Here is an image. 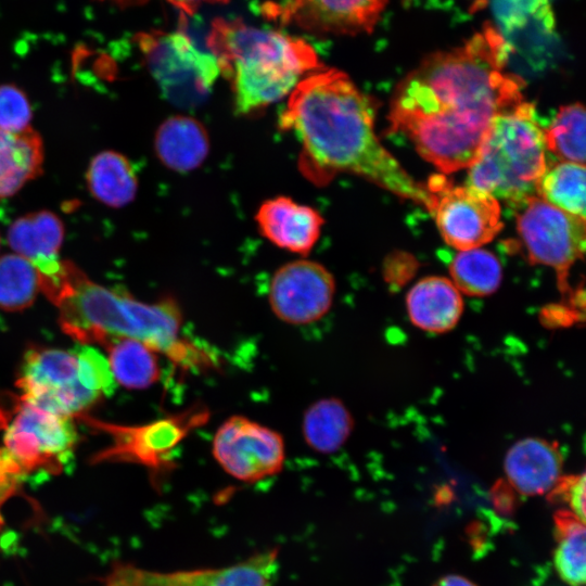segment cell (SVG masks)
Listing matches in <instances>:
<instances>
[{"label": "cell", "mask_w": 586, "mask_h": 586, "mask_svg": "<svg viewBox=\"0 0 586 586\" xmlns=\"http://www.w3.org/2000/svg\"><path fill=\"white\" fill-rule=\"evenodd\" d=\"M511 52L486 24L462 46L425 58L395 90L391 130L445 174L468 168L495 116L523 101V79L507 71Z\"/></svg>", "instance_id": "1"}, {"label": "cell", "mask_w": 586, "mask_h": 586, "mask_svg": "<svg viewBox=\"0 0 586 586\" xmlns=\"http://www.w3.org/2000/svg\"><path fill=\"white\" fill-rule=\"evenodd\" d=\"M279 127L298 141L300 170L313 183L353 174L431 212L433 196L381 144L371 100L342 71L322 66L305 76L289 94Z\"/></svg>", "instance_id": "2"}, {"label": "cell", "mask_w": 586, "mask_h": 586, "mask_svg": "<svg viewBox=\"0 0 586 586\" xmlns=\"http://www.w3.org/2000/svg\"><path fill=\"white\" fill-rule=\"evenodd\" d=\"M38 275L40 291L59 308L62 330L79 344L103 346L111 337H128L178 366L208 364L202 351L182 339L183 316L176 300L141 302L91 281L68 260H58Z\"/></svg>", "instance_id": "3"}, {"label": "cell", "mask_w": 586, "mask_h": 586, "mask_svg": "<svg viewBox=\"0 0 586 586\" xmlns=\"http://www.w3.org/2000/svg\"><path fill=\"white\" fill-rule=\"evenodd\" d=\"M205 44L220 75L231 82L234 110L240 115L285 98L305 76L323 66L304 39L239 18H215Z\"/></svg>", "instance_id": "4"}, {"label": "cell", "mask_w": 586, "mask_h": 586, "mask_svg": "<svg viewBox=\"0 0 586 586\" xmlns=\"http://www.w3.org/2000/svg\"><path fill=\"white\" fill-rule=\"evenodd\" d=\"M546 142L532 103L521 101L500 112L468 171V186L514 208L536 195L545 173Z\"/></svg>", "instance_id": "5"}, {"label": "cell", "mask_w": 586, "mask_h": 586, "mask_svg": "<svg viewBox=\"0 0 586 586\" xmlns=\"http://www.w3.org/2000/svg\"><path fill=\"white\" fill-rule=\"evenodd\" d=\"M0 430L3 448L27 477L59 473L73 458L77 434L72 418L42 410L21 396L1 397Z\"/></svg>", "instance_id": "6"}, {"label": "cell", "mask_w": 586, "mask_h": 586, "mask_svg": "<svg viewBox=\"0 0 586 586\" xmlns=\"http://www.w3.org/2000/svg\"><path fill=\"white\" fill-rule=\"evenodd\" d=\"M136 41L163 95L176 105L202 103L220 75L214 55L199 48L183 27L139 33Z\"/></svg>", "instance_id": "7"}, {"label": "cell", "mask_w": 586, "mask_h": 586, "mask_svg": "<svg viewBox=\"0 0 586 586\" xmlns=\"http://www.w3.org/2000/svg\"><path fill=\"white\" fill-rule=\"evenodd\" d=\"M517 227L532 264L556 270L561 290H568L570 268L585 252V219L563 212L537 195L517 208Z\"/></svg>", "instance_id": "8"}, {"label": "cell", "mask_w": 586, "mask_h": 586, "mask_svg": "<svg viewBox=\"0 0 586 586\" xmlns=\"http://www.w3.org/2000/svg\"><path fill=\"white\" fill-rule=\"evenodd\" d=\"M16 385L25 402L69 418L81 415L101 397L80 384L75 353L55 348L30 347Z\"/></svg>", "instance_id": "9"}, {"label": "cell", "mask_w": 586, "mask_h": 586, "mask_svg": "<svg viewBox=\"0 0 586 586\" xmlns=\"http://www.w3.org/2000/svg\"><path fill=\"white\" fill-rule=\"evenodd\" d=\"M433 196L431 214L445 242L460 251L480 247L501 230L499 202L473 187L454 186L443 176L425 186Z\"/></svg>", "instance_id": "10"}, {"label": "cell", "mask_w": 586, "mask_h": 586, "mask_svg": "<svg viewBox=\"0 0 586 586\" xmlns=\"http://www.w3.org/2000/svg\"><path fill=\"white\" fill-rule=\"evenodd\" d=\"M212 454L229 475L251 483L282 470L285 444L279 432L247 417L234 415L215 432Z\"/></svg>", "instance_id": "11"}, {"label": "cell", "mask_w": 586, "mask_h": 586, "mask_svg": "<svg viewBox=\"0 0 586 586\" xmlns=\"http://www.w3.org/2000/svg\"><path fill=\"white\" fill-rule=\"evenodd\" d=\"M335 293L332 273L321 264L296 259L273 273L268 302L275 316L293 326L314 323L331 309Z\"/></svg>", "instance_id": "12"}, {"label": "cell", "mask_w": 586, "mask_h": 586, "mask_svg": "<svg viewBox=\"0 0 586 586\" xmlns=\"http://www.w3.org/2000/svg\"><path fill=\"white\" fill-rule=\"evenodd\" d=\"M387 0H278L263 14L311 34L358 35L373 30Z\"/></svg>", "instance_id": "13"}, {"label": "cell", "mask_w": 586, "mask_h": 586, "mask_svg": "<svg viewBox=\"0 0 586 586\" xmlns=\"http://www.w3.org/2000/svg\"><path fill=\"white\" fill-rule=\"evenodd\" d=\"M279 572L277 549L219 569L155 572L132 566L127 586H275Z\"/></svg>", "instance_id": "14"}, {"label": "cell", "mask_w": 586, "mask_h": 586, "mask_svg": "<svg viewBox=\"0 0 586 586\" xmlns=\"http://www.w3.org/2000/svg\"><path fill=\"white\" fill-rule=\"evenodd\" d=\"M256 222L276 246L306 256L318 241L324 220L313 207L278 196L259 206Z\"/></svg>", "instance_id": "15"}, {"label": "cell", "mask_w": 586, "mask_h": 586, "mask_svg": "<svg viewBox=\"0 0 586 586\" xmlns=\"http://www.w3.org/2000/svg\"><path fill=\"white\" fill-rule=\"evenodd\" d=\"M88 421H90L88 419ZM178 418L164 419L143 426H119L98 421H90L97 428L110 432L114 444L103 450L98 460H127L145 464L150 468L160 467L168 453L182 437L186 428L181 426Z\"/></svg>", "instance_id": "16"}, {"label": "cell", "mask_w": 586, "mask_h": 586, "mask_svg": "<svg viewBox=\"0 0 586 586\" xmlns=\"http://www.w3.org/2000/svg\"><path fill=\"white\" fill-rule=\"evenodd\" d=\"M509 484L520 494H548L562 476L563 457L553 442L527 437L513 444L504 461Z\"/></svg>", "instance_id": "17"}, {"label": "cell", "mask_w": 586, "mask_h": 586, "mask_svg": "<svg viewBox=\"0 0 586 586\" xmlns=\"http://www.w3.org/2000/svg\"><path fill=\"white\" fill-rule=\"evenodd\" d=\"M406 307L416 327L431 333H445L460 320L463 301L450 279L431 276L419 280L409 290Z\"/></svg>", "instance_id": "18"}, {"label": "cell", "mask_w": 586, "mask_h": 586, "mask_svg": "<svg viewBox=\"0 0 586 586\" xmlns=\"http://www.w3.org/2000/svg\"><path fill=\"white\" fill-rule=\"evenodd\" d=\"M158 160L169 169L188 173L200 167L209 152L205 127L195 118L175 115L165 119L154 138Z\"/></svg>", "instance_id": "19"}, {"label": "cell", "mask_w": 586, "mask_h": 586, "mask_svg": "<svg viewBox=\"0 0 586 586\" xmlns=\"http://www.w3.org/2000/svg\"><path fill=\"white\" fill-rule=\"evenodd\" d=\"M43 145L30 127L10 132L0 129V199L15 194L42 170Z\"/></svg>", "instance_id": "20"}, {"label": "cell", "mask_w": 586, "mask_h": 586, "mask_svg": "<svg viewBox=\"0 0 586 586\" xmlns=\"http://www.w3.org/2000/svg\"><path fill=\"white\" fill-rule=\"evenodd\" d=\"M63 240L64 225L49 211L22 216L8 230L10 246L34 266L58 259Z\"/></svg>", "instance_id": "21"}, {"label": "cell", "mask_w": 586, "mask_h": 586, "mask_svg": "<svg viewBox=\"0 0 586 586\" xmlns=\"http://www.w3.org/2000/svg\"><path fill=\"white\" fill-rule=\"evenodd\" d=\"M353 428L351 411L335 397L310 404L302 419L303 438L309 448L319 454L337 451L348 440Z\"/></svg>", "instance_id": "22"}, {"label": "cell", "mask_w": 586, "mask_h": 586, "mask_svg": "<svg viewBox=\"0 0 586 586\" xmlns=\"http://www.w3.org/2000/svg\"><path fill=\"white\" fill-rule=\"evenodd\" d=\"M88 188L99 202L122 207L136 196L138 180L130 162L123 154L104 151L97 154L87 170Z\"/></svg>", "instance_id": "23"}, {"label": "cell", "mask_w": 586, "mask_h": 586, "mask_svg": "<svg viewBox=\"0 0 586 586\" xmlns=\"http://www.w3.org/2000/svg\"><path fill=\"white\" fill-rule=\"evenodd\" d=\"M103 347L117 382L128 388L142 390L161 378L157 353L148 345L128 337H111Z\"/></svg>", "instance_id": "24"}, {"label": "cell", "mask_w": 586, "mask_h": 586, "mask_svg": "<svg viewBox=\"0 0 586 586\" xmlns=\"http://www.w3.org/2000/svg\"><path fill=\"white\" fill-rule=\"evenodd\" d=\"M556 549L553 564L560 578L569 586L585 583V522L568 509L553 514Z\"/></svg>", "instance_id": "25"}, {"label": "cell", "mask_w": 586, "mask_h": 586, "mask_svg": "<svg viewBox=\"0 0 586 586\" xmlns=\"http://www.w3.org/2000/svg\"><path fill=\"white\" fill-rule=\"evenodd\" d=\"M536 195L548 204L585 219V166L560 162L546 168Z\"/></svg>", "instance_id": "26"}, {"label": "cell", "mask_w": 586, "mask_h": 586, "mask_svg": "<svg viewBox=\"0 0 586 586\" xmlns=\"http://www.w3.org/2000/svg\"><path fill=\"white\" fill-rule=\"evenodd\" d=\"M451 282L470 296H486L500 285L502 269L498 258L484 249L460 251L449 266Z\"/></svg>", "instance_id": "27"}, {"label": "cell", "mask_w": 586, "mask_h": 586, "mask_svg": "<svg viewBox=\"0 0 586 586\" xmlns=\"http://www.w3.org/2000/svg\"><path fill=\"white\" fill-rule=\"evenodd\" d=\"M547 150L564 162L585 163V109L581 103L562 106L544 129Z\"/></svg>", "instance_id": "28"}, {"label": "cell", "mask_w": 586, "mask_h": 586, "mask_svg": "<svg viewBox=\"0 0 586 586\" xmlns=\"http://www.w3.org/2000/svg\"><path fill=\"white\" fill-rule=\"evenodd\" d=\"M40 291L39 275L25 257L10 254L0 258V308L22 310L33 304Z\"/></svg>", "instance_id": "29"}, {"label": "cell", "mask_w": 586, "mask_h": 586, "mask_svg": "<svg viewBox=\"0 0 586 586\" xmlns=\"http://www.w3.org/2000/svg\"><path fill=\"white\" fill-rule=\"evenodd\" d=\"M497 29L504 35H514L531 24L550 31L555 20L549 0H492Z\"/></svg>", "instance_id": "30"}, {"label": "cell", "mask_w": 586, "mask_h": 586, "mask_svg": "<svg viewBox=\"0 0 586 586\" xmlns=\"http://www.w3.org/2000/svg\"><path fill=\"white\" fill-rule=\"evenodd\" d=\"M77 358V373L80 384L101 396L111 395L115 381L109 361L94 347L78 344L74 349Z\"/></svg>", "instance_id": "31"}, {"label": "cell", "mask_w": 586, "mask_h": 586, "mask_svg": "<svg viewBox=\"0 0 586 586\" xmlns=\"http://www.w3.org/2000/svg\"><path fill=\"white\" fill-rule=\"evenodd\" d=\"M31 106L25 92L13 84L0 85V129L20 132L29 128Z\"/></svg>", "instance_id": "32"}, {"label": "cell", "mask_w": 586, "mask_h": 586, "mask_svg": "<svg viewBox=\"0 0 586 586\" xmlns=\"http://www.w3.org/2000/svg\"><path fill=\"white\" fill-rule=\"evenodd\" d=\"M553 504H564L569 511L585 522V474L562 475L547 494Z\"/></svg>", "instance_id": "33"}, {"label": "cell", "mask_w": 586, "mask_h": 586, "mask_svg": "<svg viewBox=\"0 0 586 586\" xmlns=\"http://www.w3.org/2000/svg\"><path fill=\"white\" fill-rule=\"evenodd\" d=\"M117 4L133 5L144 3L146 0H113ZM175 5L181 14L193 15L203 4L227 3L229 0H167Z\"/></svg>", "instance_id": "34"}, {"label": "cell", "mask_w": 586, "mask_h": 586, "mask_svg": "<svg viewBox=\"0 0 586 586\" xmlns=\"http://www.w3.org/2000/svg\"><path fill=\"white\" fill-rule=\"evenodd\" d=\"M433 586H476L471 581L459 575H447L440 578Z\"/></svg>", "instance_id": "35"}]
</instances>
